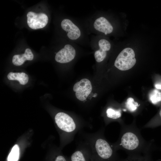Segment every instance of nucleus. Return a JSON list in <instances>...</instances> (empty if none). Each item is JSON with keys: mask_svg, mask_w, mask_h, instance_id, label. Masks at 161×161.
Segmentation results:
<instances>
[{"mask_svg": "<svg viewBox=\"0 0 161 161\" xmlns=\"http://www.w3.org/2000/svg\"><path fill=\"white\" fill-rule=\"evenodd\" d=\"M83 139L89 145L93 161H110L113 152L109 143L102 137L100 131L93 133L80 131Z\"/></svg>", "mask_w": 161, "mask_h": 161, "instance_id": "obj_1", "label": "nucleus"}, {"mask_svg": "<svg viewBox=\"0 0 161 161\" xmlns=\"http://www.w3.org/2000/svg\"><path fill=\"white\" fill-rule=\"evenodd\" d=\"M54 119L58 128L66 134L68 142L73 140L75 134L88 124L63 112L57 113Z\"/></svg>", "mask_w": 161, "mask_h": 161, "instance_id": "obj_2", "label": "nucleus"}, {"mask_svg": "<svg viewBox=\"0 0 161 161\" xmlns=\"http://www.w3.org/2000/svg\"><path fill=\"white\" fill-rule=\"evenodd\" d=\"M135 53L130 48L124 49L119 54L114 63V66L122 71L128 70L132 68L136 63Z\"/></svg>", "mask_w": 161, "mask_h": 161, "instance_id": "obj_3", "label": "nucleus"}, {"mask_svg": "<svg viewBox=\"0 0 161 161\" xmlns=\"http://www.w3.org/2000/svg\"><path fill=\"white\" fill-rule=\"evenodd\" d=\"M61 27L66 33L68 38L73 42H78L82 39L83 35L82 30L74 21L64 19L61 22Z\"/></svg>", "mask_w": 161, "mask_h": 161, "instance_id": "obj_4", "label": "nucleus"}, {"mask_svg": "<svg viewBox=\"0 0 161 161\" xmlns=\"http://www.w3.org/2000/svg\"><path fill=\"white\" fill-rule=\"evenodd\" d=\"M69 160V161H93L92 152L89 144L83 140L79 141Z\"/></svg>", "mask_w": 161, "mask_h": 161, "instance_id": "obj_5", "label": "nucleus"}, {"mask_svg": "<svg viewBox=\"0 0 161 161\" xmlns=\"http://www.w3.org/2000/svg\"><path fill=\"white\" fill-rule=\"evenodd\" d=\"M91 28L95 32L104 33L105 35L112 33L114 29L109 21L105 17L96 16L92 20L90 24Z\"/></svg>", "mask_w": 161, "mask_h": 161, "instance_id": "obj_6", "label": "nucleus"}, {"mask_svg": "<svg viewBox=\"0 0 161 161\" xmlns=\"http://www.w3.org/2000/svg\"><path fill=\"white\" fill-rule=\"evenodd\" d=\"M95 47L94 55L96 61L100 63L106 58L107 52L111 48V44L107 40L104 38L97 39L96 38L94 43Z\"/></svg>", "mask_w": 161, "mask_h": 161, "instance_id": "obj_7", "label": "nucleus"}, {"mask_svg": "<svg viewBox=\"0 0 161 161\" xmlns=\"http://www.w3.org/2000/svg\"><path fill=\"white\" fill-rule=\"evenodd\" d=\"M27 23L29 27L34 30L41 29L47 24L48 18L44 13H36L30 11L27 14Z\"/></svg>", "mask_w": 161, "mask_h": 161, "instance_id": "obj_8", "label": "nucleus"}, {"mask_svg": "<svg viewBox=\"0 0 161 161\" xmlns=\"http://www.w3.org/2000/svg\"><path fill=\"white\" fill-rule=\"evenodd\" d=\"M92 89L90 81L86 78L83 79L76 83L73 87L77 98L81 101H83L86 99Z\"/></svg>", "mask_w": 161, "mask_h": 161, "instance_id": "obj_9", "label": "nucleus"}, {"mask_svg": "<svg viewBox=\"0 0 161 161\" xmlns=\"http://www.w3.org/2000/svg\"><path fill=\"white\" fill-rule=\"evenodd\" d=\"M74 45L66 44L64 47L56 54L55 59L60 63H66L74 59L76 54V50Z\"/></svg>", "mask_w": 161, "mask_h": 161, "instance_id": "obj_10", "label": "nucleus"}, {"mask_svg": "<svg viewBox=\"0 0 161 161\" xmlns=\"http://www.w3.org/2000/svg\"><path fill=\"white\" fill-rule=\"evenodd\" d=\"M139 141L134 134L128 132L123 134L121 139V144L124 148L129 150L136 148L138 146Z\"/></svg>", "mask_w": 161, "mask_h": 161, "instance_id": "obj_11", "label": "nucleus"}, {"mask_svg": "<svg viewBox=\"0 0 161 161\" xmlns=\"http://www.w3.org/2000/svg\"><path fill=\"white\" fill-rule=\"evenodd\" d=\"M33 54L30 49H26L24 53L21 55H16L12 59L13 64L16 66L22 65L26 60L31 61L33 60Z\"/></svg>", "mask_w": 161, "mask_h": 161, "instance_id": "obj_12", "label": "nucleus"}, {"mask_svg": "<svg viewBox=\"0 0 161 161\" xmlns=\"http://www.w3.org/2000/svg\"><path fill=\"white\" fill-rule=\"evenodd\" d=\"M8 79L10 80H17L21 85L26 84L28 82L29 78L28 75L23 72H10L7 75Z\"/></svg>", "mask_w": 161, "mask_h": 161, "instance_id": "obj_13", "label": "nucleus"}, {"mask_svg": "<svg viewBox=\"0 0 161 161\" xmlns=\"http://www.w3.org/2000/svg\"><path fill=\"white\" fill-rule=\"evenodd\" d=\"M19 155L18 146L15 145L12 148L7 158L8 161H18Z\"/></svg>", "mask_w": 161, "mask_h": 161, "instance_id": "obj_14", "label": "nucleus"}, {"mask_svg": "<svg viewBox=\"0 0 161 161\" xmlns=\"http://www.w3.org/2000/svg\"><path fill=\"white\" fill-rule=\"evenodd\" d=\"M106 113L108 117L113 119H117L121 116L120 109L116 110L109 108L106 110Z\"/></svg>", "mask_w": 161, "mask_h": 161, "instance_id": "obj_15", "label": "nucleus"}, {"mask_svg": "<svg viewBox=\"0 0 161 161\" xmlns=\"http://www.w3.org/2000/svg\"><path fill=\"white\" fill-rule=\"evenodd\" d=\"M149 99L152 103L156 104L161 101V92L156 89L153 90L150 94Z\"/></svg>", "mask_w": 161, "mask_h": 161, "instance_id": "obj_16", "label": "nucleus"}, {"mask_svg": "<svg viewBox=\"0 0 161 161\" xmlns=\"http://www.w3.org/2000/svg\"><path fill=\"white\" fill-rule=\"evenodd\" d=\"M126 108L130 111L133 112L140 105L134 101L133 98L131 97L128 98L126 103Z\"/></svg>", "mask_w": 161, "mask_h": 161, "instance_id": "obj_17", "label": "nucleus"}, {"mask_svg": "<svg viewBox=\"0 0 161 161\" xmlns=\"http://www.w3.org/2000/svg\"><path fill=\"white\" fill-rule=\"evenodd\" d=\"M155 87L157 89H161V84H155Z\"/></svg>", "mask_w": 161, "mask_h": 161, "instance_id": "obj_18", "label": "nucleus"}, {"mask_svg": "<svg viewBox=\"0 0 161 161\" xmlns=\"http://www.w3.org/2000/svg\"><path fill=\"white\" fill-rule=\"evenodd\" d=\"M160 116L161 117V109L160 110Z\"/></svg>", "mask_w": 161, "mask_h": 161, "instance_id": "obj_19", "label": "nucleus"}]
</instances>
